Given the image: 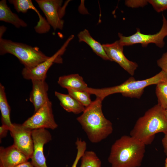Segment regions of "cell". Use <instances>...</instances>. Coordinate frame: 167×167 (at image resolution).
<instances>
[{
  "label": "cell",
  "mask_w": 167,
  "mask_h": 167,
  "mask_svg": "<svg viewBox=\"0 0 167 167\" xmlns=\"http://www.w3.org/2000/svg\"><path fill=\"white\" fill-rule=\"evenodd\" d=\"M102 101L96 97L76 118L88 139L92 143L100 142L111 134L113 131L111 122L105 118L103 113Z\"/></svg>",
  "instance_id": "cell-1"
},
{
  "label": "cell",
  "mask_w": 167,
  "mask_h": 167,
  "mask_svg": "<svg viewBox=\"0 0 167 167\" xmlns=\"http://www.w3.org/2000/svg\"><path fill=\"white\" fill-rule=\"evenodd\" d=\"M145 146L130 135L122 136L112 145L108 161L111 167H139Z\"/></svg>",
  "instance_id": "cell-2"
},
{
  "label": "cell",
  "mask_w": 167,
  "mask_h": 167,
  "mask_svg": "<svg viewBox=\"0 0 167 167\" xmlns=\"http://www.w3.org/2000/svg\"><path fill=\"white\" fill-rule=\"evenodd\" d=\"M159 132H167V121L165 109L157 104L138 119L130 135L147 145L152 143L155 134Z\"/></svg>",
  "instance_id": "cell-3"
},
{
  "label": "cell",
  "mask_w": 167,
  "mask_h": 167,
  "mask_svg": "<svg viewBox=\"0 0 167 167\" xmlns=\"http://www.w3.org/2000/svg\"><path fill=\"white\" fill-rule=\"evenodd\" d=\"M167 79V75L162 71L150 78L142 80H136L131 77L120 85L101 88L88 87L87 91L94 94L103 101L106 96L112 94L120 93L123 96L140 98L144 88L153 84L156 85Z\"/></svg>",
  "instance_id": "cell-4"
},
{
  "label": "cell",
  "mask_w": 167,
  "mask_h": 167,
  "mask_svg": "<svg viewBox=\"0 0 167 167\" xmlns=\"http://www.w3.org/2000/svg\"><path fill=\"white\" fill-rule=\"evenodd\" d=\"M6 54L15 56L27 68L34 67L50 57L45 55L38 47L0 38V54Z\"/></svg>",
  "instance_id": "cell-5"
},
{
  "label": "cell",
  "mask_w": 167,
  "mask_h": 167,
  "mask_svg": "<svg viewBox=\"0 0 167 167\" xmlns=\"http://www.w3.org/2000/svg\"><path fill=\"white\" fill-rule=\"evenodd\" d=\"M162 27L156 33L153 34H143L138 28L135 33L130 36H125L121 33H118L119 41L123 46L140 44L143 47H146L149 44L154 43L158 47L163 48L165 44L164 39L167 36V19L163 15H162Z\"/></svg>",
  "instance_id": "cell-6"
},
{
  "label": "cell",
  "mask_w": 167,
  "mask_h": 167,
  "mask_svg": "<svg viewBox=\"0 0 167 167\" xmlns=\"http://www.w3.org/2000/svg\"><path fill=\"white\" fill-rule=\"evenodd\" d=\"M73 35H71L65 41L61 48L53 55L47 60L40 63L35 67L31 68H24L22 71L23 78L26 79L45 80L46 74L48 70L54 63H62V58L61 57L65 51L71 41L74 38Z\"/></svg>",
  "instance_id": "cell-7"
},
{
  "label": "cell",
  "mask_w": 167,
  "mask_h": 167,
  "mask_svg": "<svg viewBox=\"0 0 167 167\" xmlns=\"http://www.w3.org/2000/svg\"><path fill=\"white\" fill-rule=\"evenodd\" d=\"M70 1H66L62 6L63 1L61 0H35L45 15L47 22L54 30L63 29L64 21L62 18Z\"/></svg>",
  "instance_id": "cell-8"
},
{
  "label": "cell",
  "mask_w": 167,
  "mask_h": 167,
  "mask_svg": "<svg viewBox=\"0 0 167 167\" xmlns=\"http://www.w3.org/2000/svg\"><path fill=\"white\" fill-rule=\"evenodd\" d=\"M31 130L40 129L54 130L58 126L54 117L52 103L49 100L23 124Z\"/></svg>",
  "instance_id": "cell-9"
},
{
  "label": "cell",
  "mask_w": 167,
  "mask_h": 167,
  "mask_svg": "<svg viewBox=\"0 0 167 167\" xmlns=\"http://www.w3.org/2000/svg\"><path fill=\"white\" fill-rule=\"evenodd\" d=\"M9 131L13 139L15 146L29 159H31L33 152L32 130L23 124L13 123Z\"/></svg>",
  "instance_id": "cell-10"
},
{
  "label": "cell",
  "mask_w": 167,
  "mask_h": 167,
  "mask_svg": "<svg viewBox=\"0 0 167 167\" xmlns=\"http://www.w3.org/2000/svg\"><path fill=\"white\" fill-rule=\"evenodd\" d=\"M33 142V152L31 158V162L34 167H48L44 153L45 144L52 140V136L45 129L32 130Z\"/></svg>",
  "instance_id": "cell-11"
},
{
  "label": "cell",
  "mask_w": 167,
  "mask_h": 167,
  "mask_svg": "<svg viewBox=\"0 0 167 167\" xmlns=\"http://www.w3.org/2000/svg\"><path fill=\"white\" fill-rule=\"evenodd\" d=\"M102 46L111 61L118 63L131 75H134L138 66L135 62L129 60L123 53V46L117 41L111 44H103Z\"/></svg>",
  "instance_id": "cell-12"
},
{
  "label": "cell",
  "mask_w": 167,
  "mask_h": 167,
  "mask_svg": "<svg viewBox=\"0 0 167 167\" xmlns=\"http://www.w3.org/2000/svg\"><path fill=\"white\" fill-rule=\"evenodd\" d=\"M9 3L12 4L18 12L26 13L28 10H34L37 14L39 21L34 27L35 31L39 34L45 33L48 32L50 26L46 19L42 16L39 11L35 7L31 0H9Z\"/></svg>",
  "instance_id": "cell-13"
},
{
  "label": "cell",
  "mask_w": 167,
  "mask_h": 167,
  "mask_svg": "<svg viewBox=\"0 0 167 167\" xmlns=\"http://www.w3.org/2000/svg\"><path fill=\"white\" fill-rule=\"evenodd\" d=\"M29 159L14 145L0 148V167H14Z\"/></svg>",
  "instance_id": "cell-14"
},
{
  "label": "cell",
  "mask_w": 167,
  "mask_h": 167,
  "mask_svg": "<svg viewBox=\"0 0 167 167\" xmlns=\"http://www.w3.org/2000/svg\"><path fill=\"white\" fill-rule=\"evenodd\" d=\"M31 81L32 89L29 99L34 106L35 112L49 100L48 95L49 86L45 80Z\"/></svg>",
  "instance_id": "cell-15"
},
{
  "label": "cell",
  "mask_w": 167,
  "mask_h": 167,
  "mask_svg": "<svg viewBox=\"0 0 167 167\" xmlns=\"http://www.w3.org/2000/svg\"><path fill=\"white\" fill-rule=\"evenodd\" d=\"M58 83L61 87L66 89L85 91L88 87L83 77L78 74L61 76L58 78Z\"/></svg>",
  "instance_id": "cell-16"
},
{
  "label": "cell",
  "mask_w": 167,
  "mask_h": 167,
  "mask_svg": "<svg viewBox=\"0 0 167 167\" xmlns=\"http://www.w3.org/2000/svg\"><path fill=\"white\" fill-rule=\"evenodd\" d=\"M55 96L59 100L61 106L66 111L75 114L83 113L85 107L69 94L55 91Z\"/></svg>",
  "instance_id": "cell-17"
},
{
  "label": "cell",
  "mask_w": 167,
  "mask_h": 167,
  "mask_svg": "<svg viewBox=\"0 0 167 167\" xmlns=\"http://www.w3.org/2000/svg\"><path fill=\"white\" fill-rule=\"evenodd\" d=\"M0 20L10 23L18 28L27 26V24L24 20L12 11L6 0L0 1Z\"/></svg>",
  "instance_id": "cell-18"
},
{
  "label": "cell",
  "mask_w": 167,
  "mask_h": 167,
  "mask_svg": "<svg viewBox=\"0 0 167 167\" xmlns=\"http://www.w3.org/2000/svg\"><path fill=\"white\" fill-rule=\"evenodd\" d=\"M78 37L79 42H84L87 43L98 56L104 60L111 61L102 45L92 37L88 30L84 29L80 32L78 34Z\"/></svg>",
  "instance_id": "cell-19"
},
{
  "label": "cell",
  "mask_w": 167,
  "mask_h": 167,
  "mask_svg": "<svg viewBox=\"0 0 167 167\" xmlns=\"http://www.w3.org/2000/svg\"><path fill=\"white\" fill-rule=\"evenodd\" d=\"M0 110L2 125L7 126L10 130L13 125L10 119L11 109L7 101L5 87L1 83L0 84Z\"/></svg>",
  "instance_id": "cell-20"
},
{
  "label": "cell",
  "mask_w": 167,
  "mask_h": 167,
  "mask_svg": "<svg viewBox=\"0 0 167 167\" xmlns=\"http://www.w3.org/2000/svg\"><path fill=\"white\" fill-rule=\"evenodd\" d=\"M80 159V167H101V161L93 151H86Z\"/></svg>",
  "instance_id": "cell-21"
},
{
  "label": "cell",
  "mask_w": 167,
  "mask_h": 167,
  "mask_svg": "<svg viewBox=\"0 0 167 167\" xmlns=\"http://www.w3.org/2000/svg\"><path fill=\"white\" fill-rule=\"evenodd\" d=\"M156 94L158 104L164 109H167V79L156 85Z\"/></svg>",
  "instance_id": "cell-22"
},
{
  "label": "cell",
  "mask_w": 167,
  "mask_h": 167,
  "mask_svg": "<svg viewBox=\"0 0 167 167\" xmlns=\"http://www.w3.org/2000/svg\"><path fill=\"white\" fill-rule=\"evenodd\" d=\"M68 94L70 95L85 107L89 106L92 103L90 95L88 92L83 91L72 89H67Z\"/></svg>",
  "instance_id": "cell-23"
},
{
  "label": "cell",
  "mask_w": 167,
  "mask_h": 167,
  "mask_svg": "<svg viewBox=\"0 0 167 167\" xmlns=\"http://www.w3.org/2000/svg\"><path fill=\"white\" fill-rule=\"evenodd\" d=\"M77 152L75 160L71 167H77L78 162L86 151L87 143L81 139L77 138L75 142Z\"/></svg>",
  "instance_id": "cell-24"
},
{
  "label": "cell",
  "mask_w": 167,
  "mask_h": 167,
  "mask_svg": "<svg viewBox=\"0 0 167 167\" xmlns=\"http://www.w3.org/2000/svg\"><path fill=\"white\" fill-rule=\"evenodd\" d=\"M148 2L157 12L163 11L167 9V0H148Z\"/></svg>",
  "instance_id": "cell-25"
},
{
  "label": "cell",
  "mask_w": 167,
  "mask_h": 167,
  "mask_svg": "<svg viewBox=\"0 0 167 167\" xmlns=\"http://www.w3.org/2000/svg\"><path fill=\"white\" fill-rule=\"evenodd\" d=\"M148 0H128L125 1V4L127 6L131 8L143 7L147 5Z\"/></svg>",
  "instance_id": "cell-26"
},
{
  "label": "cell",
  "mask_w": 167,
  "mask_h": 167,
  "mask_svg": "<svg viewBox=\"0 0 167 167\" xmlns=\"http://www.w3.org/2000/svg\"><path fill=\"white\" fill-rule=\"evenodd\" d=\"M158 66L167 75V52L164 53L157 61Z\"/></svg>",
  "instance_id": "cell-27"
},
{
  "label": "cell",
  "mask_w": 167,
  "mask_h": 167,
  "mask_svg": "<svg viewBox=\"0 0 167 167\" xmlns=\"http://www.w3.org/2000/svg\"><path fill=\"white\" fill-rule=\"evenodd\" d=\"M8 131H9V128L5 126L2 125L0 126V139L6 136Z\"/></svg>",
  "instance_id": "cell-28"
},
{
  "label": "cell",
  "mask_w": 167,
  "mask_h": 167,
  "mask_svg": "<svg viewBox=\"0 0 167 167\" xmlns=\"http://www.w3.org/2000/svg\"><path fill=\"white\" fill-rule=\"evenodd\" d=\"M162 142L164 148V152L167 156V132L165 134V135L162 139Z\"/></svg>",
  "instance_id": "cell-29"
},
{
  "label": "cell",
  "mask_w": 167,
  "mask_h": 167,
  "mask_svg": "<svg viewBox=\"0 0 167 167\" xmlns=\"http://www.w3.org/2000/svg\"><path fill=\"white\" fill-rule=\"evenodd\" d=\"M14 167H34L31 162L27 161L19 164Z\"/></svg>",
  "instance_id": "cell-30"
},
{
  "label": "cell",
  "mask_w": 167,
  "mask_h": 167,
  "mask_svg": "<svg viewBox=\"0 0 167 167\" xmlns=\"http://www.w3.org/2000/svg\"><path fill=\"white\" fill-rule=\"evenodd\" d=\"M6 27L4 26H1L0 28V38H2V36L6 31Z\"/></svg>",
  "instance_id": "cell-31"
},
{
  "label": "cell",
  "mask_w": 167,
  "mask_h": 167,
  "mask_svg": "<svg viewBox=\"0 0 167 167\" xmlns=\"http://www.w3.org/2000/svg\"><path fill=\"white\" fill-rule=\"evenodd\" d=\"M165 116L166 120L167 121V109H165Z\"/></svg>",
  "instance_id": "cell-32"
},
{
  "label": "cell",
  "mask_w": 167,
  "mask_h": 167,
  "mask_svg": "<svg viewBox=\"0 0 167 167\" xmlns=\"http://www.w3.org/2000/svg\"><path fill=\"white\" fill-rule=\"evenodd\" d=\"M165 167H167V156L165 160Z\"/></svg>",
  "instance_id": "cell-33"
}]
</instances>
